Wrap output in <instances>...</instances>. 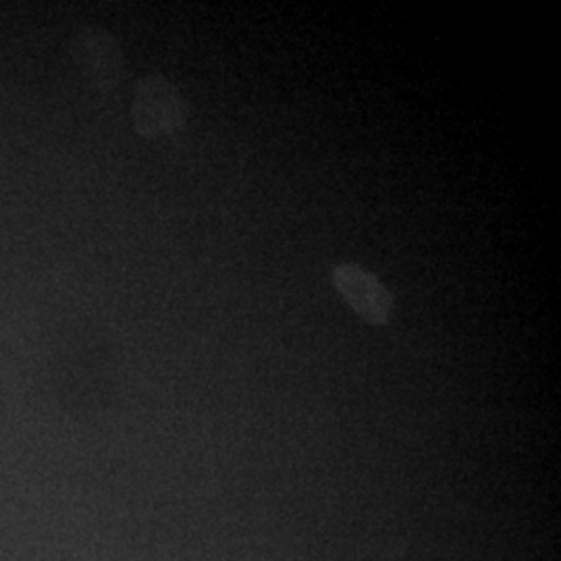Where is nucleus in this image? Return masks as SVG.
<instances>
[{
    "mask_svg": "<svg viewBox=\"0 0 561 561\" xmlns=\"http://www.w3.org/2000/svg\"><path fill=\"white\" fill-rule=\"evenodd\" d=\"M131 119L144 140L178 134L187 119V106L180 88L161 73L141 78L136 85Z\"/></svg>",
    "mask_w": 561,
    "mask_h": 561,
    "instance_id": "nucleus-1",
    "label": "nucleus"
},
{
    "mask_svg": "<svg viewBox=\"0 0 561 561\" xmlns=\"http://www.w3.org/2000/svg\"><path fill=\"white\" fill-rule=\"evenodd\" d=\"M78 60L83 65V69L101 83H115L119 80V42L104 30L92 27L81 32L78 41Z\"/></svg>",
    "mask_w": 561,
    "mask_h": 561,
    "instance_id": "nucleus-3",
    "label": "nucleus"
},
{
    "mask_svg": "<svg viewBox=\"0 0 561 561\" xmlns=\"http://www.w3.org/2000/svg\"><path fill=\"white\" fill-rule=\"evenodd\" d=\"M331 280L341 298L366 324L385 327L391 322L393 298L375 273L354 262H341L333 266Z\"/></svg>",
    "mask_w": 561,
    "mask_h": 561,
    "instance_id": "nucleus-2",
    "label": "nucleus"
}]
</instances>
